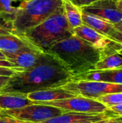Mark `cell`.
<instances>
[{"label": "cell", "instance_id": "obj_1", "mask_svg": "<svg viewBox=\"0 0 122 123\" xmlns=\"http://www.w3.org/2000/svg\"><path fill=\"white\" fill-rule=\"evenodd\" d=\"M73 76L56 58L46 53L44 58L34 67L17 71L11 76L0 93H29L60 87L72 81Z\"/></svg>", "mask_w": 122, "mask_h": 123}, {"label": "cell", "instance_id": "obj_2", "mask_svg": "<svg viewBox=\"0 0 122 123\" xmlns=\"http://www.w3.org/2000/svg\"><path fill=\"white\" fill-rule=\"evenodd\" d=\"M47 53L61 62L73 77L94 70L101 59L100 50L74 34L54 44Z\"/></svg>", "mask_w": 122, "mask_h": 123}, {"label": "cell", "instance_id": "obj_3", "mask_svg": "<svg viewBox=\"0 0 122 123\" xmlns=\"http://www.w3.org/2000/svg\"><path fill=\"white\" fill-rule=\"evenodd\" d=\"M73 34L63 8L20 37H24L37 50L47 53L54 44Z\"/></svg>", "mask_w": 122, "mask_h": 123}, {"label": "cell", "instance_id": "obj_4", "mask_svg": "<svg viewBox=\"0 0 122 123\" xmlns=\"http://www.w3.org/2000/svg\"><path fill=\"white\" fill-rule=\"evenodd\" d=\"M61 9L63 0H23L13 22L14 35L22 36Z\"/></svg>", "mask_w": 122, "mask_h": 123}, {"label": "cell", "instance_id": "obj_5", "mask_svg": "<svg viewBox=\"0 0 122 123\" xmlns=\"http://www.w3.org/2000/svg\"><path fill=\"white\" fill-rule=\"evenodd\" d=\"M60 88L76 96L93 99L101 96L122 92V84L86 80L70 81Z\"/></svg>", "mask_w": 122, "mask_h": 123}, {"label": "cell", "instance_id": "obj_6", "mask_svg": "<svg viewBox=\"0 0 122 123\" xmlns=\"http://www.w3.org/2000/svg\"><path fill=\"white\" fill-rule=\"evenodd\" d=\"M64 110L45 105L34 104L19 109L1 110L0 116H9L31 123H41L65 113Z\"/></svg>", "mask_w": 122, "mask_h": 123}, {"label": "cell", "instance_id": "obj_7", "mask_svg": "<svg viewBox=\"0 0 122 123\" xmlns=\"http://www.w3.org/2000/svg\"><path fill=\"white\" fill-rule=\"evenodd\" d=\"M37 104L55 107L66 112H78L83 114H102L110 112L109 110L100 102L81 96L60 99L52 102H42Z\"/></svg>", "mask_w": 122, "mask_h": 123}, {"label": "cell", "instance_id": "obj_8", "mask_svg": "<svg viewBox=\"0 0 122 123\" xmlns=\"http://www.w3.org/2000/svg\"><path fill=\"white\" fill-rule=\"evenodd\" d=\"M73 33L100 50L101 51V59L116 53L122 49V44L99 33L83 23L75 28Z\"/></svg>", "mask_w": 122, "mask_h": 123}, {"label": "cell", "instance_id": "obj_9", "mask_svg": "<svg viewBox=\"0 0 122 123\" xmlns=\"http://www.w3.org/2000/svg\"><path fill=\"white\" fill-rule=\"evenodd\" d=\"M80 9L82 12L96 16L114 25L122 19V10L117 5V0H99Z\"/></svg>", "mask_w": 122, "mask_h": 123}, {"label": "cell", "instance_id": "obj_10", "mask_svg": "<svg viewBox=\"0 0 122 123\" xmlns=\"http://www.w3.org/2000/svg\"><path fill=\"white\" fill-rule=\"evenodd\" d=\"M114 117H116V116L111 111L102 114L65 112L59 116L50 118L41 123H93Z\"/></svg>", "mask_w": 122, "mask_h": 123}, {"label": "cell", "instance_id": "obj_11", "mask_svg": "<svg viewBox=\"0 0 122 123\" xmlns=\"http://www.w3.org/2000/svg\"><path fill=\"white\" fill-rule=\"evenodd\" d=\"M4 54L6 60L12 63L17 68L24 71L38 64L44 58L46 53L38 50H27L14 54Z\"/></svg>", "mask_w": 122, "mask_h": 123}, {"label": "cell", "instance_id": "obj_12", "mask_svg": "<svg viewBox=\"0 0 122 123\" xmlns=\"http://www.w3.org/2000/svg\"><path fill=\"white\" fill-rule=\"evenodd\" d=\"M78 80L104 81L122 84V66L114 69L92 70L74 76L72 79V81Z\"/></svg>", "mask_w": 122, "mask_h": 123}, {"label": "cell", "instance_id": "obj_13", "mask_svg": "<svg viewBox=\"0 0 122 123\" xmlns=\"http://www.w3.org/2000/svg\"><path fill=\"white\" fill-rule=\"evenodd\" d=\"M27 50L37 49L24 37L17 35H0V50L3 53L14 54Z\"/></svg>", "mask_w": 122, "mask_h": 123}, {"label": "cell", "instance_id": "obj_14", "mask_svg": "<svg viewBox=\"0 0 122 123\" xmlns=\"http://www.w3.org/2000/svg\"><path fill=\"white\" fill-rule=\"evenodd\" d=\"M76 95L68 92L60 87L47 89L37 92H33L27 94V97L36 102H52L60 99H65L70 97H76Z\"/></svg>", "mask_w": 122, "mask_h": 123}, {"label": "cell", "instance_id": "obj_15", "mask_svg": "<svg viewBox=\"0 0 122 123\" xmlns=\"http://www.w3.org/2000/svg\"><path fill=\"white\" fill-rule=\"evenodd\" d=\"M36 104L29 99L26 94L17 93H0V110H9L19 109Z\"/></svg>", "mask_w": 122, "mask_h": 123}, {"label": "cell", "instance_id": "obj_16", "mask_svg": "<svg viewBox=\"0 0 122 123\" xmlns=\"http://www.w3.org/2000/svg\"><path fill=\"white\" fill-rule=\"evenodd\" d=\"M81 16L83 24L88 25L91 28L93 29L94 30L104 36L110 37V36L114 31V24L105 21L100 17L85 12H82Z\"/></svg>", "mask_w": 122, "mask_h": 123}, {"label": "cell", "instance_id": "obj_17", "mask_svg": "<svg viewBox=\"0 0 122 123\" xmlns=\"http://www.w3.org/2000/svg\"><path fill=\"white\" fill-rule=\"evenodd\" d=\"M63 8L69 28L73 32L75 28L83 24L81 10L70 0H63Z\"/></svg>", "mask_w": 122, "mask_h": 123}, {"label": "cell", "instance_id": "obj_18", "mask_svg": "<svg viewBox=\"0 0 122 123\" xmlns=\"http://www.w3.org/2000/svg\"><path fill=\"white\" fill-rule=\"evenodd\" d=\"M122 66V55L119 53L108 55L98 61L94 70H109L119 68Z\"/></svg>", "mask_w": 122, "mask_h": 123}, {"label": "cell", "instance_id": "obj_19", "mask_svg": "<svg viewBox=\"0 0 122 123\" xmlns=\"http://www.w3.org/2000/svg\"><path fill=\"white\" fill-rule=\"evenodd\" d=\"M12 0H0V14L13 22L18 12V6H12Z\"/></svg>", "mask_w": 122, "mask_h": 123}, {"label": "cell", "instance_id": "obj_20", "mask_svg": "<svg viewBox=\"0 0 122 123\" xmlns=\"http://www.w3.org/2000/svg\"><path fill=\"white\" fill-rule=\"evenodd\" d=\"M96 100L100 102L109 109L111 106L122 104V92L101 96L96 98Z\"/></svg>", "mask_w": 122, "mask_h": 123}, {"label": "cell", "instance_id": "obj_21", "mask_svg": "<svg viewBox=\"0 0 122 123\" xmlns=\"http://www.w3.org/2000/svg\"><path fill=\"white\" fill-rule=\"evenodd\" d=\"M14 35L13 30V22L6 19L0 14V35Z\"/></svg>", "mask_w": 122, "mask_h": 123}, {"label": "cell", "instance_id": "obj_22", "mask_svg": "<svg viewBox=\"0 0 122 123\" xmlns=\"http://www.w3.org/2000/svg\"><path fill=\"white\" fill-rule=\"evenodd\" d=\"M114 31L109 38L122 44V19L119 22L114 24Z\"/></svg>", "mask_w": 122, "mask_h": 123}, {"label": "cell", "instance_id": "obj_23", "mask_svg": "<svg viewBox=\"0 0 122 123\" xmlns=\"http://www.w3.org/2000/svg\"><path fill=\"white\" fill-rule=\"evenodd\" d=\"M0 123H31L20 120L19 119L9 117V116H0Z\"/></svg>", "mask_w": 122, "mask_h": 123}, {"label": "cell", "instance_id": "obj_24", "mask_svg": "<svg viewBox=\"0 0 122 123\" xmlns=\"http://www.w3.org/2000/svg\"><path fill=\"white\" fill-rule=\"evenodd\" d=\"M0 67H4V68H12L16 70L17 71H23L21 69L17 68L12 63L6 59H0Z\"/></svg>", "mask_w": 122, "mask_h": 123}, {"label": "cell", "instance_id": "obj_25", "mask_svg": "<svg viewBox=\"0 0 122 123\" xmlns=\"http://www.w3.org/2000/svg\"><path fill=\"white\" fill-rule=\"evenodd\" d=\"M72 3H73L75 5L78 6L79 8L84 6H88L93 2H96L99 0H70Z\"/></svg>", "mask_w": 122, "mask_h": 123}, {"label": "cell", "instance_id": "obj_26", "mask_svg": "<svg viewBox=\"0 0 122 123\" xmlns=\"http://www.w3.org/2000/svg\"><path fill=\"white\" fill-rule=\"evenodd\" d=\"M109 110L116 117H121V116H122V104L111 106V107H110L109 108Z\"/></svg>", "mask_w": 122, "mask_h": 123}, {"label": "cell", "instance_id": "obj_27", "mask_svg": "<svg viewBox=\"0 0 122 123\" xmlns=\"http://www.w3.org/2000/svg\"><path fill=\"white\" fill-rule=\"evenodd\" d=\"M16 72H17L16 70L9 68H4L0 67V76H13Z\"/></svg>", "mask_w": 122, "mask_h": 123}, {"label": "cell", "instance_id": "obj_28", "mask_svg": "<svg viewBox=\"0 0 122 123\" xmlns=\"http://www.w3.org/2000/svg\"><path fill=\"white\" fill-rule=\"evenodd\" d=\"M11 76H0V89H1L4 86H5L9 81L10 80Z\"/></svg>", "mask_w": 122, "mask_h": 123}, {"label": "cell", "instance_id": "obj_29", "mask_svg": "<svg viewBox=\"0 0 122 123\" xmlns=\"http://www.w3.org/2000/svg\"><path fill=\"white\" fill-rule=\"evenodd\" d=\"M118 123L117 121H116L114 118H111V119L107 120L104 121V123Z\"/></svg>", "mask_w": 122, "mask_h": 123}, {"label": "cell", "instance_id": "obj_30", "mask_svg": "<svg viewBox=\"0 0 122 123\" xmlns=\"http://www.w3.org/2000/svg\"><path fill=\"white\" fill-rule=\"evenodd\" d=\"M114 119L116 121H117L118 123H122V116H121V117H114Z\"/></svg>", "mask_w": 122, "mask_h": 123}, {"label": "cell", "instance_id": "obj_31", "mask_svg": "<svg viewBox=\"0 0 122 123\" xmlns=\"http://www.w3.org/2000/svg\"><path fill=\"white\" fill-rule=\"evenodd\" d=\"M117 5L119 8L122 10V0H117Z\"/></svg>", "mask_w": 122, "mask_h": 123}, {"label": "cell", "instance_id": "obj_32", "mask_svg": "<svg viewBox=\"0 0 122 123\" xmlns=\"http://www.w3.org/2000/svg\"><path fill=\"white\" fill-rule=\"evenodd\" d=\"M0 59H6L5 55L0 50Z\"/></svg>", "mask_w": 122, "mask_h": 123}, {"label": "cell", "instance_id": "obj_33", "mask_svg": "<svg viewBox=\"0 0 122 123\" xmlns=\"http://www.w3.org/2000/svg\"><path fill=\"white\" fill-rule=\"evenodd\" d=\"M118 53H119V54H120L121 55H122V49H121V50H119V51Z\"/></svg>", "mask_w": 122, "mask_h": 123}]
</instances>
